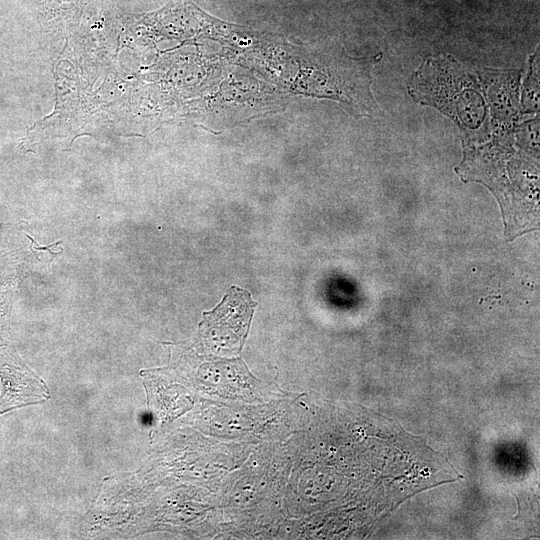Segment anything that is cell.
<instances>
[{"label": "cell", "instance_id": "cell-1", "mask_svg": "<svg viewBox=\"0 0 540 540\" xmlns=\"http://www.w3.org/2000/svg\"><path fill=\"white\" fill-rule=\"evenodd\" d=\"M227 297L228 301L225 297L220 306L204 314V330L205 336L211 338L213 343L227 346L229 340L230 349H234L238 343L242 346L245 341L255 304L247 292Z\"/></svg>", "mask_w": 540, "mask_h": 540}, {"label": "cell", "instance_id": "cell-2", "mask_svg": "<svg viewBox=\"0 0 540 540\" xmlns=\"http://www.w3.org/2000/svg\"><path fill=\"white\" fill-rule=\"evenodd\" d=\"M47 9L54 15L62 18L79 15L86 0H45Z\"/></svg>", "mask_w": 540, "mask_h": 540}, {"label": "cell", "instance_id": "cell-3", "mask_svg": "<svg viewBox=\"0 0 540 540\" xmlns=\"http://www.w3.org/2000/svg\"><path fill=\"white\" fill-rule=\"evenodd\" d=\"M26 236L31 240V246H30V249L32 252H36V251H48L50 256H51V259H53L55 256H57L58 254H60V251L59 252H52L51 251V248L58 245V244H61L62 241H57L55 243H52L48 246H40L38 245L37 241L31 237L30 235L26 234Z\"/></svg>", "mask_w": 540, "mask_h": 540}]
</instances>
